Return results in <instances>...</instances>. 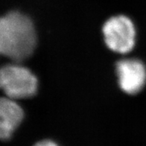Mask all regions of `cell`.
<instances>
[{"label":"cell","mask_w":146,"mask_h":146,"mask_svg":"<svg viewBox=\"0 0 146 146\" xmlns=\"http://www.w3.org/2000/svg\"><path fill=\"white\" fill-rule=\"evenodd\" d=\"M36 37L32 22L27 16L10 12L0 19V52L19 63L29 58L36 46Z\"/></svg>","instance_id":"cell-1"},{"label":"cell","mask_w":146,"mask_h":146,"mask_svg":"<svg viewBox=\"0 0 146 146\" xmlns=\"http://www.w3.org/2000/svg\"><path fill=\"white\" fill-rule=\"evenodd\" d=\"M0 86L8 98L23 99L35 96L37 79L27 68L18 64H8L1 69Z\"/></svg>","instance_id":"cell-2"},{"label":"cell","mask_w":146,"mask_h":146,"mask_svg":"<svg viewBox=\"0 0 146 146\" xmlns=\"http://www.w3.org/2000/svg\"><path fill=\"white\" fill-rule=\"evenodd\" d=\"M102 31L106 45L112 51L125 54L133 48L136 31L132 21L127 17L120 15L110 18Z\"/></svg>","instance_id":"cell-3"},{"label":"cell","mask_w":146,"mask_h":146,"mask_svg":"<svg viewBox=\"0 0 146 146\" xmlns=\"http://www.w3.org/2000/svg\"><path fill=\"white\" fill-rule=\"evenodd\" d=\"M116 73L119 86L127 94H137L145 84V66L139 60L125 59L118 61Z\"/></svg>","instance_id":"cell-4"},{"label":"cell","mask_w":146,"mask_h":146,"mask_svg":"<svg viewBox=\"0 0 146 146\" xmlns=\"http://www.w3.org/2000/svg\"><path fill=\"white\" fill-rule=\"evenodd\" d=\"M24 113L15 100L8 97L0 102V137L8 140L23 119Z\"/></svg>","instance_id":"cell-5"},{"label":"cell","mask_w":146,"mask_h":146,"mask_svg":"<svg viewBox=\"0 0 146 146\" xmlns=\"http://www.w3.org/2000/svg\"><path fill=\"white\" fill-rule=\"evenodd\" d=\"M34 146H58L55 142L49 139H44L36 142Z\"/></svg>","instance_id":"cell-6"}]
</instances>
